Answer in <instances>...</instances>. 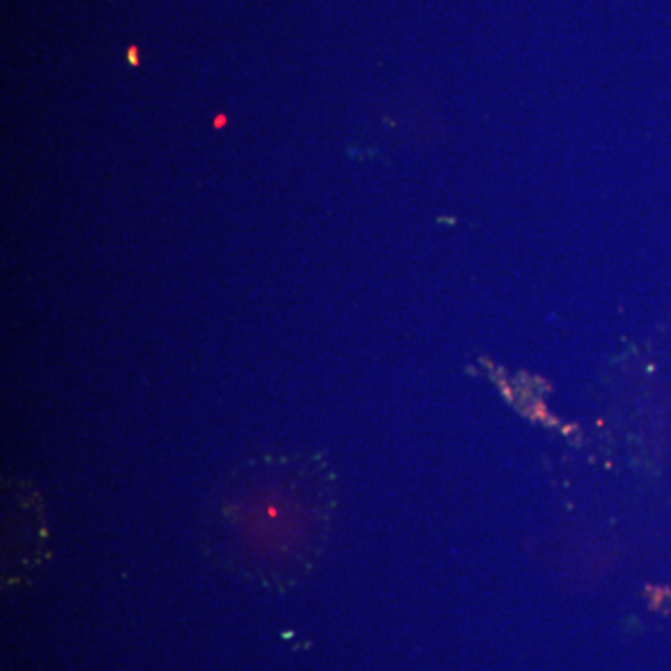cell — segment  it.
<instances>
[{"label":"cell","instance_id":"3957f363","mask_svg":"<svg viewBox=\"0 0 671 671\" xmlns=\"http://www.w3.org/2000/svg\"><path fill=\"white\" fill-rule=\"evenodd\" d=\"M127 60H129V64H133V66H138V49L136 47H129L127 49Z\"/></svg>","mask_w":671,"mask_h":671},{"label":"cell","instance_id":"7a4b0ae2","mask_svg":"<svg viewBox=\"0 0 671 671\" xmlns=\"http://www.w3.org/2000/svg\"><path fill=\"white\" fill-rule=\"evenodd\" d=\"M4 509V571L10 580L16 571H34L45 554L42 505L36 490L26 489V483L8 485L2 496Z\"/></svg>","mask_w":671,"mask_h":671},{"label":"cell","instance_id":"6da1fadb","mask_svg":"<svg viewBox=\"0 0 671 671\" xmlns=\"http://www.w3.org/2000/svg\"><path fill=\"white\" fill-rule=\"evenodd\" d=\"M327 487L315 461L261 455L235 470L214 509L217 562L267 588H289L310 571L327 530Z\"/></svg>","mask_w":671,"mask_h":671}]
</instances>
